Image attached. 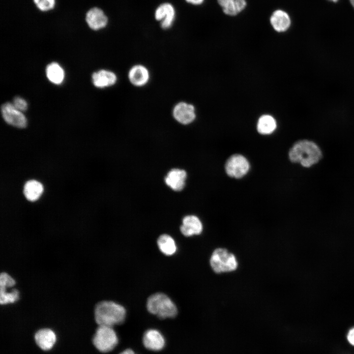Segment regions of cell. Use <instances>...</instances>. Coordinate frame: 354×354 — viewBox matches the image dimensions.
I'll return each mask as SVG.
<instances>
[{
    "mask_svg": "<svg viewBox=\"0 0 354 354\" xmlns=\"http://www.w3.org/2000/svg\"><path fill=\"white\" fill-rule=\"evenodd\" d=\"M288 157L291 162L299 164L306 168L317 164L323 158V151L315 141L301 139L295 142L290 148Z\"/></svg>",
    "mask_w": 354,
    "mask_h": 354,
    "instance_id": "obj_1",
    "label": "cell"
},
{
    "mask_svg": "<svg viewBox=\"0 0 354 354\" xmlns=\"http://www.w3.org/2000/svg\"><path fill=\"white\" fill-rule=\"evenodd\" d=\"M94 315L98 325L114 327L124 322L126 310L123 306L114 301L104 300L96 304Z\"/></svg>",
    "mask_w": 354,
    "mask_h": 354,
    "instance_id": "obj_2",
    "label": "cell"
},
{
    "mask_svg": "<svg viewBox=\"0 0 354 354\" xmlns=\"http://www.w3.org/2000/svg\"><path fill=\"white\" fill-rule=\"evenodd\" d=\"M148 311L161 319L173 318L177 314V309L174 302L165 294L157 293L148 299Z\"/></svg>",
    "mask_w": 354,
    "mask_h": 354,
    "instance_id": "obj_3",
    "label": "cell"
},
{
    "mask_svg": "<svg viewBox=\"0 0 354 354\" xmlns=\"http://www.w3.org/2000/svg\"><path fill=\"white\" fill-rule=\"evenodd\" d=\"M209 262L211 268L216 274L235 271L238 266L236 255L223 247H218L213 251Z\"/></svg>",
    "mask_w": 354,
    "mask_h": 354,
    "instance_id": "obj_4",
    "label": "cell"
},
{
    "mask_svg": "<svg viewBox=\"0 0 354 354\" xmlns=\"http://www.w3.org/2000/svg\"><path fill=\"white\" fill-rule=\"evenodd\" d=\"M92 342L98 351L106 353L117 346L118 338L113 327L98 325L92 337Z\"/></svg>",
    "mask_w": 354,
    "mask_h": 354,
    "instance_id": "obj_5",
    "label": "cell"
},
{
    "mask_svg": "<svg viewBox=\"0 0 354 354\" xmlns=\"http://www.w3.org/2000/svg\"><path fill=\"white\" fill-rule=\"evenodd\" d=\"M250 164L243 155L234 154L227 160L225 170L227 175L231 177L240 178L249 172Z\"/></svg>",
    "mask_w": 354,
    "mask_h": 354,
    "instance_id": "obj_6",
    "label": "cell"
},
{
    "mask_svg": "<svg viewBox=\"0 0 354 354\" xmlns=\"http://www.w3.org/2000/svg\"><path fill=\"white\" fill-rule=\"evenodd\" d=\"M1 112L4 120L8 124L20 128L26 127L27 120L26 117L12 103L6 102L2 105Z\"/></svg>",
    "mask_w": 354,
    "mask_h": 354,
    "instance_id": "obj_7",
    "label": "cell"
},
{
    "mask_svg": "<svg viewBox=\"0 0 354 354\" xmlns=\"http://www.w3.org/2000/svg\"><path fill=\"white\" fill-rule=\"evenodd\" d=\"M173 116L179 123L187 125L192 123L196 118L195 108L191 104L179 102L174 107Z\"/></svg>",
    "mask_w": 354,
    "mask_h": 354,
    "instance_id": "obj_8",
    "label": "cell"
},
{
    "mask_svg": "<svg viewBox=\"0 0 354 354\" xmlns=\"http://www.w3.org/2000/svg\"><path fill=\"white\" fill-rule=\"evenodd\" d=\"M154 17L157 21L160 22L163 29H169L172 27L175 20V8L170 3H163L156 8Z\"/></svg>",
    "mask_w": 354,
    "mask_h": 354,
    "instance_id": "obj_9",
    "label": "cell"
},
{
    "mask_svg": "<svg viewBox=\"0 0 354 354\" xmlns=\"http://www.w3.org/2000/svg\"><path fill=\"white\" fill-rule=\"evenodd\" d=\"M142 342L147 349L154 352L161 351L166 344L163 335L158 330L153 328L148 329L145 332Z\"/></svg>",
    "mask_w": 354,
    "mask_h": 354,
    "instance_id": "obj_10",
    "label": "cell"
},
{
    "mask_svg": "<svg viewBox=\"0 0 354 354\" xmlns=\"http://www.w3.org/2000/svg\"><path fill=\"white\" fill-rule=\"evenodd\" d=\"M270 24L274 30L283 32L288 30L292 24L291 18L286 11L277 9L271 13L269 17Z\"/></svg>",
    "mask_w": 354,
    "mask_h": 354,
    "instance_id": "obj_11",
    "label": "cell"
},
{
    "mask_svg": "<svg viewBox=\"0 0 354 354\" xmlns=\"http://www.w3.org/2000/svg\"><path fill=\"white\" fill-rule=\"evenodd\" d=\"M34 339L36 344L40 349L49 351L52 349L56 344L57 336L51 329L42 328L35 332Z\"/></svg>",
    "mask_w": 354,
    "mask_h": 354,
    "instance_id": "obj_12",
    "label": "cell"
},
{
    "mask_svg": "<svg viewBox=\"0 0 354 354\" xmlns=\"http://www.w3.org/2000/svg\"><path fill=\"white\" fill-rule=\"evenodd\" d=\"M128 77L130 82L134 86L142 87L149 82L150 73L148 69L142 64H136L130 68Z\"/></svg>",
    "mask_w": 354,
    "mask_h": 354,
    "instance_id": "obj_13",
    "label": "cell"
},
{
    "mask_svg": "<svg viewBox=\"0 0 354 354\" xmlns=\"http://www.w3.org/2000/svg\"><path fill=\"white\" fill-rule=\"evenodd\" d=\"M181 233L186 236L200 235L203 226L200 219L196 216L190 215L185 216L180 228Z\"/></svg>",
    "mask_w": 354,
    "mask_h": 354,
    "instance_id": "obj_14",
    "label": "cell"
},
{
    "mask_svg": "<svg viewBox=\"0 0 354 354\" xmlns=\"http://www.w3.org/2000/svg\"><path fill=\"white\" fill-rule=\"evenodd\" d=\"M86 22L89 27L93 30L104 28L108 23V18L104 12L97 7H93L86 14Z\"/></svg>",
    "mask_w": 354,
    "mask_h": 354,
    "instance_id": "obj_15",
    "label": "cell"
},
{
    "mask_svg": "<svg viewBox=\"0 0 354 354\" xmlns=\"http://www.w3.org/2000/svg\"><path fill=\"white\" fill-rule=\"evenodd\" d=\"M187 174L186 172L179 169H173L165 178L166 184L175 191L182 190L185 186Z\"/></svg>",
    "mask_w": 354,
    "mask_h": 354,
    "instance_id": "obj_16",
    "label": "cell"
},
{
    "mask_svg": "<svg viewBox=\"0 0 354 354\" xmlns=\"http://www.w3.org/2000/svg\"><path fill=\"white\" fill-rule=\"evenodd\" d=\"M116 74L111 71L102 69L92 75L93 85L99 88H104L114 85L117 81Z\"/></svg>",
    "mask_w": 354,
    "mask_h": 354,
    "instance_id": "obj_17",
    "label": "cell"
},
{
    "mask_svg": "<svg viewBox=\"0 0 354 354\" xmlns=\"http://www.w3.org/2000/svg\"><path fill=\"white\" fill-rule=\"evenodd\" d=\"M224 14L234 16L242 12L247 6L246 0H217Z\"/></svg>",
    "mask_w": 354,
    "mask_h": 354,
    "instance_id": "obj_18",
    "label": "cell"
},
{
    "mask_svg": "<svg viewBox=\"0 0 354 354\" xmlns=\"http://www.w3.org/2000/svg\"><path fill=\"white\" fill-rule=\"evenodd\" d=\"M43 191L42 184L36 180H30L26 182L24 187V194L29 201L37 200Z\"/></svg>",
    "mask_w": 354,
    "mask_h": 354,
    "instance_id": "obj_19",
    "label": "cell"
},
{
    "mask_svg": "<svg viewBox=\"0 0 354 354\" xmlns=\"http://www.w3.org/2000/svg\"><path fill=\"white\" fill-rule=\"evenodd\" d=\"M277 127L275 118L270 115H263L258 119L257 130L262 135H269L272 133Z\"/></svg>",
    "mask_w": 354,
    "mask_h": 354,
    "instance_id": "obj_20",
    "label": "cell"
},
{
    "mask_svg": "<svg viewBox=\"0 0 354 354\" xmlns=\"http://www.w3.org/2000/svg\"><path fill=\"white\" fill-rule=\"evenodd\" d=\"M157 244L161 252L166 255H172L177 251L174 239L168 235H161L158 238Z\"/></svg>",
    "mask_w": 354,
    "mask_h": 354,
    "instance_id": "obj_21",
    "label": "cell"
},
{
    "mask_svg": "<svg viewBox=\"0 0 354 354\" xmlns=\"http://www.w3.org/2000/svg\"><path fill=\"white\" fill-rule=\"evenodd\" d=\"M46 72L48 79L54 84H60L64 79V71L57 62L49 64L47 66Z\"/></svg>",
    "mask_w": 354,
    "mask_h": 354,
    "instance_id": "obj_22",
    "label": "cell"
},
{
    "mask_svg": "<svg viewBox=\"0 0 354 354\" xmlns=\"http://www.w3.org/2000/svg\"><path fill=\"white\" fill-rule=\"evenodd\" d=\"M20 298V292L16 289H13L8 292L6 290L0 288V303L6 305L16 302Z\"/></svg>",
    "mask_w": 354,
    "mask_h": 354,
    "instance_id": "obj_23",
    "label": "cell"
},
{
    "mask_svg": "<svg viewBox=\"0 0 354 354\" xmlns=\"http://www.w3.org/2000/svg\"><path fill=\"white\" fill-rule=\"evenodd\" d=\"M16 284V281L7 273L3 272L0 275V288H10Z\"/></svg>",
    "mask_w": 354,
    "mask_h": 354,
    "instance_id": "obj_24",
    "label": "cell"
},
{
    "mask_svg": "<svg viewBox=\"0 0 354 354\" xmlns=\"http://www.w3.org/2000/svg\"><path fill=\"white\" fill-rule=\"evenodd\" d=\"M37 7L42 11H47L54 8L55 0H33Z\"/></svg>",
    "mask_w": 354,
    "mask_h": 354,
    "instance_id": "obj_25",
    "label": "cell"
},
{
    "mask_svg": "<svg viewBox=\"0 0 354 354\" xmlns=\"http://www.w3.org/2000/svg\"><path fill=\"white\" fill-rule=\"evenodd\" d=\"M12 104L16 109L21 112L26 111L28 108L27 102L20 97H15Z\"/></svg>",
    "mask_w": 354,
    "mask_h": 354,
    "instance_id": "obj_26",
    "label": "cell"
},
{
    "mask_svg": "<svg viewBox=\"0 0 354 354\" xmlns=\"http://www.w3.org/2000/svg\"><path fill=\"white\" fill-rule=\"evenodd\" d=\"M347 338L348 342L354 346V327L349 330L348 332Z\"/></svg>",
    "mask_w": 354,
    "mask_h": 354,
    "instance_id": "obj_27",
    "label": "cell"
},
{
    "mask_svg": "<svg viewBox=\"0 0 354 354\" xmlns=\"http://www.w3.org/2000/svg\"><path fill=\"white\" fill-rule=\"evenodd\" d=\"M187 3L194 5L202 4L205 0H185Z\"/></svg>",
    "mask_w": 354,
    "mask_h": 354,
    "instance_id": "obj_28",
    "label": "cell"
},
{
    "mask_svg": "<svg viewBox=\"0 0 354 354\" xmlns=\"http://www.w3.org/2000/svg\"><path fill=\"white\" fill-rule=\"evenodd\" d=\"M119 354H136L133 350L127 349L121 352Z\"/></svg>",
    "mask_w": 354,
    "mask_h": 354,
    "instance_id": "obj_29",
    "label": "cell"
},
{
    "mask_svg": "<svg viewBox=\"0 0 354 354\" xmlns=\"http://www.w3.org/2000/svg\"><path fill=\"white\" fill-rule=\"evenodd\" d=\"M351 4L354 8V0H349Z\"/></svg>",
    "mask_w": 354,
    "mask_h": 354,
    "instance_id": "obj_30",
    "label": "cell"
},
{
    "mask_svg": "<svg viewBox=\"0 0 354 354\" xmlns=\"http://www.w3.org/2000/svg\"><path fill=\"white\" fill-rule=\"evenodd\" d=\"M328 0L333 2H336L339 1V0Z\"/></svg>",
    "mask_w": 354,
    "mask_h": 354,
    "instance_id": "obj_31",
    "label": "cell"
}]
</instances>
